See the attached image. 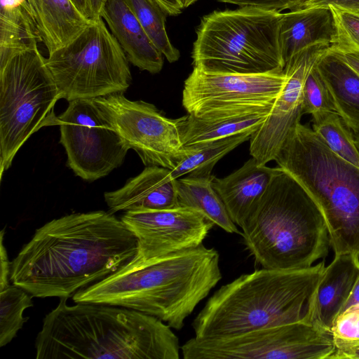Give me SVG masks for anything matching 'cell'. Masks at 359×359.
Returning a JSON list of instances; mask_svg holds the SVG:
<instances>
[{"mask_svg":"<svg viewBox=\"0 0 359 359\" xmlns=\"http://www.w3.org/2000/svg\"><path fill=\"white\" fill-rule=\"evenodd\" d=\"M137 241L104 210L74 212L37 229L11 262L10 280L34 297H71L129 263Z\"/></svg>","mask_w":359,"mask_h":359,"instance_id":"6da1fadb","label":"cell"},{"mask_svg":"<svg viewBox=\"0 0 359 359\" xmlns=\"http://www.w3.org/2000/svg\"><path fill=\"white\" fill-rule=\"evenodd\" d=\"M67 299L43 319L36 359H179V339L160 319L118 306L69 305Z\"/></svg>","mask_w":359,"mask_h":359,"instance_id":"7a4b0ae2","label":"cell"},{"mask_svg":"<svg viewBox=\"0 0 359 359\" xmlns=\"http://www.w3.org/2000/svg\"><path fill=\"white\" fill-rule=\"evenodd\" d=\"M222 277L218 252L201 244L143 262L130 261L72 297L75 303L133 309L180 330Z\"/></svg>","mask_w":359,"mask_h":359,"instance_id":"3957f363","label":"cell"},{"mask_svg":"<svg viewBox=\"0 0 359 359\" xmlns=\"http://www.w3.org/2000/svg\"><path fill=\"white\" fill-rule=\"evenodd\" d=\"M325 266L322 260L304 269L241 275L206 302L192 323L194 337L227 338L301 320Z\"/></svg>","mask_w":359,"mask_h":359,"instance_id":"277c9868","label":"cell"},{"mask_svg":"<svg viewBox=\"0 0 359 359\" xmlns=\"http://www.w3.org/2000/svg\"><path fill=\"white\" fill-rule=\"evenodd\" d=\"M241 228L247 249L265 269L307 268L325 257L330 247L326 223L317 204L278 166Z\"/></svg>","mask_w":359,"mask_h":359,"instance_id":"5b68a950","label":"cell"},{"mask_svg":"<svg viewBox=\"0 0 359 359\" xmlns=\"http://www.w3.org/2000/svg\"><path fill=\"white\" fill-rule=\"evenodd\" d=\"M274 161L308 192L326 223L334 255H359V168L297 121Z\"/></svg>","mask_w":359,"mask_h":359,"instance_id":"8992f818","label":"cell"},{"mask_svg":"<svg viewBox=\"0 0 359 359\" xmlns=\"http://www.w3.org/2000/svg\"><path fill=\"white\" fill-rule=\"evenodd\" d=\"M281 15L280 12L252 6L204 15L193 44L194 67L238 74L283 72Z\"/></svg>","mask_w":359,"mask_h":359,"instance_id":"52a82bcc","label":"cell"},{"mask_svg":"<svg viewBox=\"0 0 359 359\" xmlns=\"http://www.w3.org/2000/svg\"><path fill=\"white\" fill-rule=\"evenodd\" d=\"M58 88L38 47L0 67V179L25 142L43 127L57 126Z\"/></svg>","mask_w":359,"mask_h":359,"instance_id":"ba28073f","label":"cell"},{"mask_svg":"<svg viewBox=\"0 0 359 359\" xmlns=\"http://www.w3.org/2000/svg\"><path fill=\"white\" fill-rule=\"evenodd\" d=\"M128 62L101 17L46 58L61 99L68 102L124 93L132 80Z\"/></svg>","mask_w":359,"mask_h":359,"instance_id":"9c48e42d","label":"cell"},{"mask_svg":"<svg viewBox=\"0 0 359 359\" xmlns=\"http://www.w3.org/2000/svg\"><path fill=\"white\" fill-rule=\"evenodd\" d=\"M184 359H330L332 335L304 316L301 320L219 339L193 337L182 346Z\"/></svg>","mask_w":359,"mask_h":359,"instance_id":"30bf717a","label":"cell"},{"mask_svg":"<svg viewBox=\"0 0 359 359\" xmlns=\"http://www.w3.org/2000/svg\"><path fill=\"white\" fill-rule=\"evenodd\" d=\"M287 81L283 70L256 74L212 73L194 67L184 81L187 114L213 118L271 109Z\"/></svg>","mask_w":359,"mask_h":359,"instance_id":"8fae6325","label":"cell"},{"mask_svg":"<svg viewBox=\"0 0 359 359\" xmlns=\"http://www.w3.org/2000/svg\"><path fill=\"white\" fill-rule=\"evenodd\" d=\"M57 126L67 165L81 179L95 181L123 163L129 148L93 99L69 102Z\"/></svg>","mask_w":359,"mask_h":359,"instance_id":"7c38bea8","label":"cell"},{"mask_svg":"<svg viewBox=\"0 0 359 359\" xmlns=\"http://www.w3.org/2000/svg\"><path fill=\"white\" fill-rule=\"evenodd\" d=\"M93 100L145 166L175 168L184 147L177 118L166 117L153 104L130 100L124 93Z\"/></svg>","mask_w":359,"mask_h":359,"instance_id":"4fadbf2b","label":"cell"},{"mask_svg":"<svg viewBox=\"0 0 359 359\" xmlns=\"http://www.w3.org/2000/svg\"><path fill=\"white\" fill-rule=\"evenodd\" d=\"M137 241L131 260L143 262L203 244L215 225L201 212L189 207L127 211L120 218Z\"/></svg>","mask_w":359,"mask_h":359,"instance_id":"5bb4252c","label":"cell"},{"mask_svg":"<svg viewBox=\"0 0 359 359\" xmlns=\"http://www.w3.org/2000/svg\"><path fill=\"white\" fill-rule=\"evenodd\" d=\"M330 47L324 44L310 46L286 62V83L266 119L249 140L250 154L259 164L274 161L289 131L301 120L304 82L317 60Z\"/></svg>","mask_w":359,"mask_h":359,"instance_id":"9a60e30c","label":"cell"},{"mask_svg":"<svg viewBox=\"0 0 359 359\" xmlns=\"http://www.w3.org/2000/svg\"><path fill=\"white\" fill-rule=\"evenodd\" d=\"M177 179L169 169L146 166L121 188L104 194L109 212L163 210L179 205Z\"/></svg>","mask_w":359,"mask_h":359,"instance_id":"2e32d148","label":"cell"},{"mask_svg":"<svg viewBox=\"0 0 359 359\" xmlns=\"http://www.w3.org/2000/svg\"><path fill=\"white\" fill-rule=\"evenodd\" d=\"M359 274V255H334L322 273L309 300L305 317L331 333L337 316L341 311Z\"/></svg>","mask_w":359,"mask_h":359,"instance_id":"e0dca14e","label":"cell"},{"mask_svg":"<svg viewBox=\"0 0 359 359\" xmlns=\"http://www.w3.org/2000/svg\"><path fill=\"white\" fill-rule=\"evenodd\" d=\"M133 65L151 74L160 72L163 55L154 45L125 0H107L100 15Z\"/></svg>","mask_w":359,"mask_h":359,"instance_id":"ac0fdd59","label":"cell"},{"mask_svg":"<svg viewBox=\"0 0 359 359\" xmlns=\"http://www.w3.org/2000/svg\"><path fill=\"white\" fill-rule=\"evenodd\" d=\"M278 166L259 164L254 158L248 160L230 175L217 178L212 184L236 225L241 226L246 217L264 194Z\"/></svg>","mask_w":359,"mask_h":359,"instance_id":"d6986e66","label":"cell"},{"mask_svg":"<svg viewBox=\"0 0 359 359\" xmlns=\"http://www.w3.org/2000/svg\"><path fill=\"white\" fill-rule=\"evenodd\" d=\"M336 34L333 14L330 8H301L282 13L280 45L285 63L312 46H332Z\"/></svg>","mask_w":359,"mask_h":359,"instance_id":"ffe728a7","label":"cell"},{"mask_svg":"<svg viewBox=\"0 0 359 359\" xmlns=\"http://www.w3.org/2000/svg\"><path fill=\"white\" fill-rule=\"evenodd\" d=\"M48 55L74 40L92 22L72 0H26Z\"/></svg>","mask_w":359,"mask_h":359,"instance_id":"44dd1931","label":"cell"},{"mask_svg":"<svg viewBox=\"0 0 359 359\" xmlns=\"http://www.w3.org/2000/svg\"><path fill=\"white\" fill-rule=\"evenodd\" d=\"M315 67L330 92L335 111L348 128L359 133V74L331 46Z\"/></svg>","mask_w":359,"mask_h":359,"instance_id":"7402d4cb","label":"cell"},{"mask_svg":"<svg viewBox=\"0 0 359 359\" xmlns=\"http://www.w3.org/2000/svg\"><path fill=\"white\" fill-rule=\"evenodd\" d=\"M271 109L213 118H198L187 114L177 118L184 147L255 132L265 121Z\"/></svg>","mask_w":359,"mask_h":359,"instance_id":"603a6c76","label":"cell"},{"mask_svg":"<svg viewBox=\"0 0 359 359\" xmlns=\"http://www.w3.org/2000/svg\"><path fill=\"white\" fill-rule=\"evenodd\" d=\"M212 172L188 174L177 179L179 205L194 208L228 233H239L212 184Z\"/></svg>","mask_w":359,"mask_h":359,"instance_id":"cb8c5ba5","label":"cell"},{"mask_svg":"<svg viewBox=\"0 0 359 359\" xmlns=\"http://www.w3.org/2000/svg\"><path fill=\"white\" fill-rule=\"evenodd\" d=\"M41 42L27 1L0 12V67L15 55L38 47Z\"/></svg>","mask_w":359,"mask_h":359,"instance_id":"d4e9b609","label":"cell"},{"mask_svg":"<svg viewBox=\"0 0 359 359\" xmlns=\"http://www.w3.org/2000/svg\"><path fill=\"white\" fill-rule=\"evenodd\" d=\"M253 132H244L219 140L184 147L177 166L170 170L178 179L188 174L212 172L214 165L238 145L250 140Z\"/></svg>","mask_w":359,"mask_h":359,"instance_id":"484cf974","label":"cell"},{"mask_svg":"<svg viewBox=\"0 0 359 359\" xmlns=\"http://www.w3.org/2000/svg\"><path fill=\"white\" fill-rule=\"evenodd\" d=\"M311 126L314 133L332 152L359 168V150L353 133L336 111L312 115Z\"/></svg>","mask_w":359,"mask_h":359,"instance_id":"4316f807","label":"cell"},{"mask_svg":"<svg viewBox=\"0 0 359 359\" xmlns=\"http://www.w3.org/2000/svg\"><path fill=\"white\" fill-rule=\"evenodd\" d=\"M145 32L166 60L177 61L180 53L171 43L165 28L168 15L154 0H125Z\"/></svg>","mask_w":359,"mask_h":359,"instance_id":"83f0119b","label":"cell"},{"mask_svg":"<svg viewBox=\"0 0 359 359\" xmlns=\"http://www.w3.org/2000/svg\"><path fill=\"white\" fill-rule=\"evenodd\" d=\"M32 296L15 285L0 291V346L3 347L16 337L28 320L25 309L34 306Z\"/></svg>","mask_w":359,"mask_h":359,"instance_id":"f1b7e54d","label":"cell"},{"mask_svg":"<svg viewBox=\"0 0 359 359\" xmlns=\"http://www.w3.org/2000/svg\"><path fill=\"white\" fill-rule=\"evenodd\" d=\"M330 8L335 24L336 34L331 48L339 53L359 55V13Z\"/></svg>","mask_w":359,"mask_h":359,"instance_id":"f546056e","label":"cell"},{"mask_svg":"<svg viewBox=\"0 0 359 359\" xmlns=\"http://www.w3.org/2000/svg\"><path fill=\"white\" fill-rule=\"evenodd\" d=\"M325 111H335V108L330 92L314 65L303 86L302 114L312 116Z\"/></svg>","mask_w":359,"mask_h":359,"instance_id":"4dcf8cb0","label":"cell"},{"mask_svg":"<svg viewBox=\"0 0 359 359\" xmlns=\"http://www.w3.org/2000/svg\"><path fill=\"white\" fill-rule=\"evenodd\" d=\"M335 348L359 341V303L339 313L331 327Z\"/></svg>","mask_w":359,"mask_h":359,"instance_id":"1f68e13d","label":"cell"},{"mask_svg":"<svg viewBox=\"0 0 359 359\" xmlns=\"http://www.w3.org/2000/svg\"><path fill=\"white\" fill-rule=\"evenodd\" d=\"M219 2L237 5L239 7L252 6L268 11L280 12L301 8L309 0H217Z\"/></svg>","mask_w":359,"mask_h":359,"instance_id":"d6a6232c","label":"cell"},{"mask_svg":"<svg viewBox=\"0 0 359 359\" xmlns=\"http://www.w3.org/2000/svg\"><path fill=\"white\" fill-rule=\"evenodd\" d=\"M330 6L359 13V0H309L302 8Z\"/></svg>","mask_w":359,"mask_h":359,"instance_id":"836d02e7","label":"cell"},{"mask_svg":"<svg viewBox=\"0 0 359 359\" xmlns=\"http://www.w3.org/2000/svg\"><path fill=\"white\" fill-rule=\"evenodd\" d=\"M4 229L1 231L0 238V291L7 287L9 284L11 262L8 259L6 248L4 244Z\"/></svg>","mask_w":359,"mask_h":359,"instance_id":"e575fe53","label":"cell"},{"mask_svg":"<svg viewBox=\"0 0 359 359\" xmlns=\"http://www.w3.org/2000/svg\"><path fill=\"white\" fill-rule=\"evenodd\" d=\"M359 359V341L335 348L330 359Z\"/></svg>","mask_w":359,"mask_h":359,"instance_id":"d590c367","label":"cell"},{"mask_svg":"<svg viewBox=\"0 0 359 359\" xmlns=\"http://www.w3.org/2000/svg\"><path fill=\"white\" fill-rule=\"evenodd\" d=\"M165 11L168 15L177 16L182 13L184 8L179 0H154Z\"/></svg>","mask_w":359,"mask_h":359,"instance_id":"8d00e7d4","label":"cell"},{"mask_svg":"<svg viewBox=\"0 0 359 359\" xmlns=\"http://www.w3.org/2000/svg\"><path fill=\"white\" fill-rule=\"evenodd\" d=\"M357 303H359V274L353 284L350 294L344 304L341 311L350 306Z\"/></svg>","mask_w":359,"mask_h":359,"instance_id":"74e56055","label":"cell"},{"mask_svg":"<svg viewBox=\"0 0 359 359\" xmlns=\"http://www.w3.org/2000/svg\"><path fill=\"white\" fill-rule=\"evenodd\" d=\"M338 53L340 54L343 60L359 74V55Z\"/></svg>","mask_w":359,"mask_h":359,"instance_id":"f35d334b","label":"cell"},{"mask_svg":"<svg viewBox=\"0 0 359 359\" xmlns=\"http://www.w3.org/2000/svg\"><path fill=\"white\" fill-rule=\"evenodd\" d=\"M79 11L87 18L92 20L89 0H72Z\"/></svg>","mask_w":359,"mask_h":359,"instance_id":"ab89813d","label":"cell"},{"mask_svg":"<svg viewBox=\"0 0 359 359\" xmlns=\"http://www.w3.org/2000/svg\"><path fill=\"white\" fill-rule=\"evenodd\" d=\"M107 0H89L92 20L100 18L101 11L106 3Z\"/></svg>","mask_w":359,"mask_h":359,"instance_id":"60d3db41","label":"cell"},{"mask_svg":"<svg viewBox=\"0 0 359 359\" xmlns=\"http://www.w3.org/2000/svg\"><path fill=\"white\" fill-rule=\"evenodd\" d=\"M26 0H0L1 8L11 9L22 4Z\"/></svg>","mask_w":359,"mask_h":359,"instance_id":"b9f144b4","label":"cell"},{"mask_svg":"<svg viewBox=\"0 0 359 359\" xmlns=\"http://www.w3.org/2000/svg\"><path fill=\"white\" fill-rule=\"evenodd\" d=\"M184 8L189 7L198 0H179Z\"/></svg>","mask_w":359,"mask_h":359,"instance_id":"7bdbcfd3","label":"cell"},{"mask_svg":"<svg viewBox=\"0 0 359 359\" xmlns=\"http://www.w3.org/2000/svg\"><path fill=\"white\" fill-rule=\"evenodd\" d=\"M353 135H354L356 146L359 150V133H354Z\"/></svg>","mask_w":359,"mask_h":359,"instance_id":"ee69618b","label":"cell"}]
</instances>
